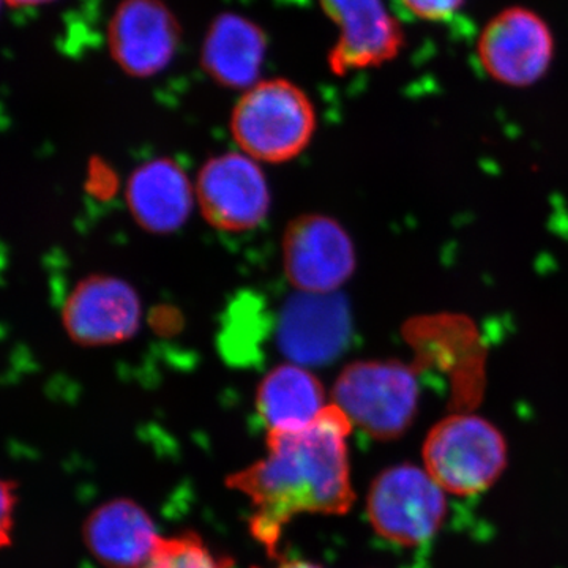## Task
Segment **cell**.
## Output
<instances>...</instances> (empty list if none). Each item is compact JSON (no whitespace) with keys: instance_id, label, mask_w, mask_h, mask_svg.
<instances>
[{"instance_id":"1","label":"cell","mask_w":568,"mask_h":568,"mask_svg":"<svg viewBox=\"0 0 568 568\" xmlns=\"http://www.w3.org/2000/svg\"><path fill=\"white\" fill-rule=\"evenodd\" d=\"M354 425L328 405L312 425L267 433V455L226 477L252 504L248 530L268 558H282L284 530L298 515H345L354 504L347 437Z\"/></svg>"},{"instance_id":"2","label":"cell","mask_w":568,"mask_h":568,"mask_svg":"<svg viewBox=\"0 0 568 568\" xmlns=\"http://www.w3.org/2000/svg\"><path fill=\"white\" fill-rule=\"evenodd\" d=\"M230 126L239 151L260 163H286L312 142L316 111L304 89L284 78H272L242 92Z\"/></svg>"},{"instance_id":"3","label":"cell","mask_w":568,"mask_h":568,"mask_svg":"<svg viewBox=\"0 0 568 568\" xmlns=\"http://www.w3.org/2000/svg\"><path fill=\"white\" fill-rule=\"evenodd\" d=\"M332 405L373 439H396L416 418V372L396 361L354 362L339 373L332 388Z\"/></svg>"},{"instance_id":"4","label":"cell","mask_w":568,"mask_h":568,"mask_svg":"<svg viewBox=\"0 0 568 568\" xmlns=\"http://www.w3.org/2000/svg\"><path fill=\"white\" fill-rule=\"evenodd\" d=\"M425 470L446 493L485 491L507 466L503 433L485 418L454 414L429 429L424 444Z\"/></svg>"},{"instance_id":"5","label":"cell","mask_w":568,"mask_h":568,"mask_svg":"<svg viewBox=\"0 0 568 568\" xmlns=\"http://www.w3.org/2000/svg\"><path fill=\"white\" fill-rule=\"evenodd\" d=\"M446 511V491L413 465L381 473L366 499V514L377 536L402 547H417L435 537Z\"/></svg>"},{"instance_id":"6","label":"cell","mask_w":568,"mask_h":568,"mask_svg":"<svg viewBox=\"0 0 568 568\" xmlns=\"http://www.w3.org/2000/svg\"><path fill=\"white\" fill-rule=\"evenodd\" d=\"M260 164L244 152H224L201 166L196 204L213 230L246 233L267 219L271 189Z\"/></svg>"},{"instance_id":"7","label":"cell","mask_w":568,"mask_h":568,"mask_svg":"<svg viewBox=\"0 0 568 568\" xmlns=\"http://www.w3.org/2000/svg\"><path fill=\"white\" fill-rule=\"evenodd\" d=\"M284 275L297 293L332 294L353 276V239L335 219L298 215L283 234Z\"/></svg>"},{"instance_id":"8","label":"cell","mask_w":568,"mask_h":568,"mask_svg":"<svg viewBox=\"0 0 568 568\" xmlns=\"http://www.w3.org/2000/svg\"><path fill=\"white\" fill-rule=\"evenodd\" d=\"M481 69L508 88H529L547 74L555 58V37L547 21L525 7L497 13L478 37Z\"/></svg>"},{"instance_id":"9","label":"cell","mask_w":568,"mask_h":568,"mask_svg":"<svg viewBox=\"0 0 568 568\" xmlns=\"http://www.w3.org/2000/svg\"><path fill=\"white\" fill-rule=\"evenodd\" d=\"M108 51L132 78H152L174 61L182 26L163 0H121L106 29Z\"/></svg>"},{"instance_id":"10","label":"cell","mask_w":568,"mask_h":568,"mask_svg":"<svg viewBox=\"0 0 568 568\" xmlns=\"http://www.w3.org/2000/svg\"><path fill=\"white\" fill-rule=\"evenodd\" d=\"M142 304L136 290L112 275H91L71 290L62 324L71 342L85 347L121 345L141 328Z\"/></svg>"},{"instance_id":"11","label":"cell","mask_w":568,"mask_h":568,"mask_svg":"<svg viewBox=\"0 0 568 568\" xmlns=\"http://www.w3.org/2000/svg\"><path fill=\"white\" fill-rule=\"evenodd\" d=\"M325 17L338 29L328 52V69L336 77L377 69L398 58L405 33L388 13L384 0H317Z\"/></svg>"},{"instance_id":"12","label":"cell","mask_w":568,"mask_h":568,"mask_svg":"<svg viewBox=\"0 0 568 568\" xmlns=\"http://www.w3.org/2000/svg\"><path fill=\"white\" fill-rule=\"evenodd\" d=\"M349 335V306L336 293H297L280 315V349L294 364L313 366L334 361Z\"/></svg>"},{"instance_id":"13","label":"cell","mask_w":568,"mask_h":568,"mask_svg":"<svg viewBox=\"0 0 568 568\" xmlns=\"http://www.w3.org/2000/svg\"><path fill=\"white\" fill-rule=\"evenodd\" d=\"M162 538L145 508L126 497L97 507L82 526L85 548L103 568H141Z\"/></svg>"},{"instance_id":"14","label":"cell","mask_w":568,"mask_h":568,"mask_svg":"<svg viewBox=\"0 0 568 568\" xmlns=\"http://www.w3.org/2000/svg\"><path fill=\"white\" fill-rule=\"evenodd\" d=\"M267 55V36L244 14H216L201 44V69L220 88L248 91L261 81Z\"/></svg>"},{"instance_id":"15","label":"cell","mask_w":568,"mask_h":568,"mask_svg":"<svg viewBox=\"0 0 568 568\" xmlns=\"http://www.w3.org/2000/svg\"><path fill=\"white\" fill-rule=\"evenodd\" d=\"M134 222L152 234H171L189 222L196 203L194 183L174 160L160 156L140 164L125 186Z\"/></svg>"},{"instance_id":"16","label":"cell","mask_w":568,"mask_h":568,"mask_svg":"<svg viewBox=\"0 0 568 568\" xmlns=\"http://www.w3.org/2000/svg\"><path fill=\"white\" fill-rule=\"evenodd\" d=\"M327 406L321 381L294 362L268 369L257 386L256 409L267 433L301 432Z\"/></svg>"},{"instance_id":"17","label":"cell","mask_w":568,"mask_h":568,"mask_svg":"<svg viewBox=\"0 0 568 568\" xmlns=\"http://www.w3.org/2000/svg\"><path fill=\"white\" fill-rule=\"evenodd\" d=\"M230 556L216 555L194 532L163 537L151 559L141 568H231Z\"/></svg>"},{"instance_id":"18","label":"cell","mask_w":568,"mask_h":568,"mask_svg":"<svg viewBox=\"0 0 568 568\" xmlns=\"http://www.w3.org/2000/svg\"><path fill=\"white\" fill-rule=\"evenodd\" d=\"M414 17L424 21H444L462 9L465 0H399Z\"/></svg>"},{"instance_id":"19","label":"cell","mask_w":568,"mask_h":568,"mask_svg":"<svg viewBox=\"0 0 568 568\" xmlns=\"http://www.w3.org/2000/svg\"><path fill=\"white\" fill-rule=\"evenodd\" d=\"M18 506V484L14 480L2 481V523H0V544L10 547L14 528V511Z\"/></svg>"},{"instance_id":"20","label":"cell","mask_w":568,"mask_h":568,"mask_svg":"<svg viewBox=\"0 0 568 568\" xmlns=\"http://www.w3.org/2000/svg\"><path fill=\"white\" fill-rule=\"evenodd\" d=\"M55 2V0H3L10 9H31V7L47 6V3Z\"/></svg>"},{"instance_id":"21","label":"cell","mask_w":568,"mask_h":568,"mask_svg":"<svg viewBox=\"0 0 568 568\" xmlns=\"http://www.w3.org/2000/svg\"><path fill=\"white\" fill-rule=\"evenodd\" d=\"M274 568H323V567L317 566V564L308 562V560L280 558L278 560H276V566Z\"/></svg>"}]
</instances>
